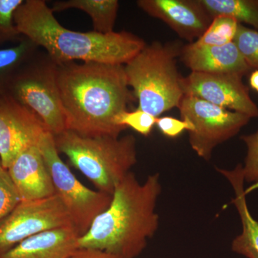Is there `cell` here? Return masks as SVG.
<instances>
[{
  "mask_svg": "<svg viewBox=\"0 0 258 258\" xmlns=\"http://www.w3.org/2000/svg\"><path fill=\"white\" fill-rule=\"evenodd\" d=\"M57 82L66 130L83 137H119L115 117L135 101L124 64L71 62L57 64Z\"/></svg>",
  "mask_w": 258,
  "mask_h": 258,
  "instance_id": "6da1fadb",
  "label": "cell"
},
{
  "mask_svg": "<svg viewBox=\"0 0 258 258\" xmlns=\"http://www.w3.org/2000/svg\"><path fill=\"white\" fill-rule=\"evenodd\" d=\"M161 193L158 173L143 184L132 171L115 187L106 210L78 239V248L98 249L120 258H136L155 235L159 225L157 209Z\"/></svg>",
  "mask_w": 258,
  "mask_h": 258,
  "instance_id": "7a4b0ae2",
  "label": "cell"
},
{
  "mask_svg": "<svg viewBox=\"0 0 258 258\" xmlns=\"http://www.w3.org/2000/svg\"><path fill=\"white\" fill-rule=\"evenodd\" d=\"M15 23L20 35L46 50L56 64L96 62L125 64L147 43L126 31L100 34L64 28L43 0H26L15 12Z\"/></svg>",
  "mask_w": 258,
  "mask_h": 258,
  "instance_id": "3957f363",
  "label": "cell"
},
{
  "mask_svg": "<svg viewBox=\"0 0 258 258\" xmlns=\"http://www.w3.org/2000/svg\"><path fill=\"white\" fill-rule=\"evenodd\" d=\"M54 137L59 154L66 155L98 191L109 195L137 162V140L132 134L83 137L66 130Z\"/></svg>",
  "mask_w": 258,
  "mask_h": 258,
  "instance_id": "277c9868",
  "label": "cell"
},
{
  "mask_svg": "<svg viewBox=\"0 0 258 258\" xmlns=\"http://www.w3.org/2000/svg\"><path fill=\"white\" fill-rule=\"evenodd\" d=\"M181 47L179 42L154 41L124 64L127 82L138 100L139 109L158 118L179 106L184 95V77L176 66Z\"/></svg>",
  "mask_w": 258,
  "mask_h": 258,
  "instance_id": "5b68a950",
  "label": "cell"
},
{
  "mask_svg": "<svg viewBox=\"0 0 258 258\" xmlns=\"http://www.w3.org/2000/svg\"><path fill=\"white\" fill-rule=\"evenodd\" d=\"M5 91L41 122L53 137L66 130V116L57 82V64L36 55L13 76Z\"/></svg>",
  "mask_w": 258,
  "mask_h": 258,
  "instance_id": "8992f818",
  "label": "cell"
},
{
  "mask_svg": "<svg viewBox=\"0 0 258 258\" xmlns=\"http://www.w3.org/2000/svg\"><path fill=\"white\" fill-rule=\"evenodd\" d=\"M37 146L50 171L55 194L63 203L73 227L81 237L89 230L95 219L109 207L113 195L94 191L83 185L61 159L55 137L49 132L44 134Z\"/></svg>",
  "mask_w": 258,
  "mask_h": 258,
  "instance_id": "52a82bcc",
  "label": "cell"
},
{
  "mask_svg": "<svg viewBox=\"0 0 258 258\" xmlns=\"http://www.w3.org/2000/svg\"><path fill=\"white\" fill-rule=\"evenodd\" d=\"M181 119L191 123L189 132L191 149L209 161L214 149L240 132L249 123L248 115L231 111L197 97L184 95L177 107Z\"/></svg>",
  "mask_w": 258,
  "mask_h": 258,
  "instance_id": "ba28073f",
  "label": "cell"
},
{
  "mask_svg": "<svg viewBox=\"0 0 258 258\" xmlns=\"http://www.w3.org/2000/svg\"><path fill=\"white\" fill-rule=\"evenodd\" d=\"M72 226L58 195L22 200L0 223V254L32 236Z\"/></svg>",
  "mask_w": 258,
  "mask_h": 258,
  "instance_id": "9c48e42d",
  "label": "cell"
},
{
  "mask_svg": "<svg viewBox=\"0 0 258 258\" xmlns=\"http://www.w3.org/2000/svg\"><path fill=\"white\" fill-rule=\"evenodd\" d=\"M47 131L5 91H0V159L7 169L20 153L37 145Z\"/></svg>",
  "mask_w": 258,
  "mask_h": 258,
  "instance_id": "30bf717a",
  "label": "cell"
},
{
  "mask_svg": "<svg viewBox=\"0 0 258 258\" xmlns=\"http://www.w3.org/2000/svg\"><path fill=\"white\" fill-rule=\"evenodd\" d=\"M243 76L232 74L191 72L183 78L184 95L197 97L222 108L258 118V106L252 101Z\"/></svg>",
  "mask_w": 258,
  "mask_h": 258,
  "instance_id": "8fae6325",
  "label": "cell"
},
{
  "mask_svg": "<svg viewBox=\"0 0 258 258\" xmlns=\"http://www.w3.org/2000/svg\"><path fill=\"white\" fill-rule=\"evenodd\" d=\"M137 3L189 43L198 40L213 20L198 0H139Z\"/></svg>",
  "mask_w": 258,
  "mask_h": 258,
  "instance_id": "7c38bea8",
  "label": "cell"
},
{
  "mask_svg": "<svg viewBox=\"0 0 258 258\" xmlns=\"http://www.w3.org/2000/svg\"><path fill=\"white\" fill-rule=\"evenodd\" d=\"M179 57L191 72L244 76L252 71L234 42L219 46L191 42L181 47Z\"/></svg>",
  "mask_w": 258,
  "mask_h": 258,
  "instance_id": "4fadbf2b",
  "label": "cell"
},
{
  "mask_svg": "<svg viewBox=\"0 0 258 258\" xmlns=\"http://www.w3.org/2000/svg\"><path fill=\"white\" fill-rule=\"evenodd\" d=\"M7 170L21 200H39L55 195L50 171L37 145L20 153Z\"/></svg>",
  "mask_w": 258,
  "mask_h": 258,
  "instance_id": "5bb4252c",
  "label": "cell"
},
{
  "mask_svg": "<svg viewBox=\"0 0 258 258\" xmlns=\"http://www.w3.org/2000/svg\"><path fill=\"white\" fill-rule=\"evenodd\" d=\"M79 237L72 226L47 231L20 242L0 258H69L78 249Z\"/></svg>",
  "mask_w": 258,
  "mask_h": 258,
  "instance_id": "9a60e30c",
  "label": "cell"
},
{
  "mask_svg": "<svg viewBox=\"0 0 258 258\" xmlns=\"http://www.w3.org/2000/svg\"><path fill=\"white\" fill-rule=\"evenodd\" d=\"M233 189L232 200L242 224V232L232 242V249L235 253L247 258H258V221L251 215L244 191V178L242 165L239 164L233 169H217Z\"/></svg>",
  "mask_w": 258,
  "mask_h": 258,
  "instance_id": "2e32d148",
  "label": "cell"
},
{
  "mask_svg": "<svg viewBox=\"0 0 258 258\" xmlns=\"http://www.w3.org/2000/svg\"><path fill=\"white\" fill-rule=\"evenodd\" d=\"M118 8L117 0H63L55 1L51 10L53 13L70 9L81 10L91 17L93 31L109 34L114 32Z\"/></svg>",
  "mask_w": 258,
  "mask_h": 258,
  "instance_id": "e0dca14e",
  "label": "cell"
},
{
  "mask_svg": "<svg viewBox=\"0 0 258 258\" xmlns=\"http://www.w3.org/2000/svg\"><path fill=\"white\" fill-rule=\"evenodd\" d=\"M212 18L227 16L258 31V0H198Z\"/></svg>",
  "mask_w": 258,
  "mask_h": 258,
  "instance_id": "ac0fdd59",
  "label": "cell"
},
{
  "mask_svg": "<svg viewBox=\"0 0 258 258\" xmlns=\"http://www.w3.org/2000/svg\"><path fill=\"white\" fill-rule=\"evenodd\" d=\"M37 47L26 37L14 46L0 49V91H5L15 73L36 55Z\"/></svg>",
  "mask_w": 258,
  "mask_h": 258,
  "instance_id": "d6986e66",
  "label": "cell"
},
{
  "mask_svg": "<svg viewBox=\"0 0 258 258\" xmlns=\"http://www.w3.org/2000/svg\"><path fill=\"white\" fill-rule=\"evenodd\" d=\"M239 23L235 19L227 16L213 18L203 35L195 41L197 45H224L234 41Z\"/></svg>",
  "mask_w": 258,
  "mask_h": 258,
  "instance_id": "ffe728a7",
  "label": "cell"
},
{
  "mask_svg": "<svg viewBox=\"0 0 258 258\" xmlns=\"http://www.w3.org/2000/svg\"><path fill=\"white\" fill-rule=\"evenodd\" d=\"M23 0H0V47L23 39L15 23V14Z\"/></svg>",
  "mask_w": 258,
  "mask_h": 258,
  "instance_id": "44dd1931",
  "label": "cell"
},
{
  "mask_svg": "<svg viewBox=\"0 0 258 258\" xmlns=\"http://www.w3.org/2000/svg\"><path fill=\"white\" fill-rule=\"evenodd\" d=\"M233 42L249 67L258 70V31L239 23Z\"/></svg>",
  "mask_w": 258,
  "mask_h": 258,
  "instance_id": "7402d4cb",
  "label": "cell"
},
{
  "mask_svg": "<svg viewBox=\"0 0 258 258\" xmlns=\"http://www.w3.org/2000/svg\"><path fill=\"white\" fill-rule=\"evenodd\" d=\"M156 120L157 118L154 115L137 108L135 111H125L119 113L115 117V123L124 128L130 127L144 137H148L152 133Z\"/></svg>",
  "mask_w": 258,
  "mask_h": 258,
  "instance_id": "603a6c76",
  "label": "cell"
},
{
  "mask_svg": "<svg viewBox=\"0 0 258 258\" xmlns=\"http://www.w3.org/2000/svg\"><path fill=\"white\" fill-rule=\"evenodd\" d=\"M20 195L7 169H0V223L21 202Z\"/></svg>",
  "mask_w": 258,
  "mask_h": 258,
  "instance_id": "cb8c5ba5",
  "label": "cell"
},
{
  "mask_svg": "<svg viewBox=\"0 0 258 258\" xmlns=\"http://www.w3.org/2000/svg\"><path fill=\"white\" fill-rule=\"evenodd\" d=\"M247 147V155L242 165L244 181L258 184V130L240 137Z\"/></svg>",
  "mask_w": 258,
  "mask_h": 258,
  "instance_id": "d4e9b609",
  "label": "cell"
},
{
  "mask_svg": "<svg viewBox=\"0 0 258 258\" xmlns=\"http://www.w3.org/2000/svg\"><path fill=\"white\" fill-rule=\"evenodd\" d=\"M156 125L161 133L169 138H175L184 131L190 132L193 130L192 125L189 122L171 116L158 117Z\"/></svg>",
  "mask_w": 258,
  "mask_h": 258,
  "instance_id": "484cf974",
  "label": "cell"
},
{
  "mask_svg": "<svg viewBox=\"0 0 258 258\" xmlns=\"http://www.w3.org/2000/svg\"><path fill=\"white\" fill-rule=\"evenodd\" d=\"M69 258H120L98 249L78 248Z\"/></svg>",
  "mask_w": 258,
  "mask_h": 258,
  "instance_id": "4316f807",
  "label": "cell"
},
{
  "mask_svg": "<svg viewBox=\"0 0 258 258\" xmlns=\"http://www.w3.org/2000/svg\"><path fill=\"white\" fill-rule=\"evenodd\" d=\"M249 83L252 89L258 92V70H254L252 72L249 76Z\"/></svg>",
  "mask_w": 258,
  "mask_h": 258,
  "instance_id": "83f0119b",
  "label": "cell"
},
{
  "mask_svg": "<svg viewBox=\"0 0 258 258\" xmlns=\"http://www.w3.org/2000/svg\"><path fill=\"white\" fill-rule=\"evenodd\" d=\"M1 168H3V165H2L1 159H0V169H1Z\"/></svg>",
  "mask_w": 258,
  "mask_h": 258,
  "instance_id": "f1b7e54d",
  "label": "cell"
}]
</instances>
